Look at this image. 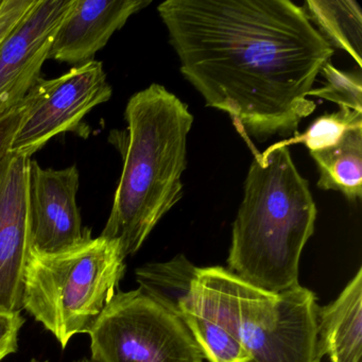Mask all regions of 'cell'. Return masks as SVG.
Wrapping results in <instances>:
<instances>
[{
	"label": "cell",
	"instance_id": "obj_1",
	"mask_svg": "<svg viewBox=\"0 0 362 362\" xmlns=\"http://www.w3.org/2000/svg\"><path fill=\"white\" fill-rule=\"evenodd\" d=\"M158 12L181 73L206 107L230 116L252 151L298 132L315 112L307 96L334 54L289 0H167Z\"/></svg>",
	"mask_w": 362,
	"mask_h": 362
},
{
	"label": "cell",
	"instance_id": "obj_2",
	"mask_svg": "<svg viewBox=\"0 0 362 362\" xmlns=\"http://www.w3.org/2000/svg\"><path fill=\"white\" fill-rule=\"evenodd\" d=\"M127 131L116 136L124 169L100 236L136 253L156 224L183 198L187 136L194 124L188 105L160 84L131 97Z\"/></svg>",
	"mask_w": 362,
	"mask_h": 362
},
{
	"label": "cell",
	"instance_id": "obj_3",
	"mask_svg": "<svg viewBox=\"0 0 362 362\" xmlns=\"http://www.w3.org/2000/svg\"><path fill=\"white\" fill-rule=\"evenodd\" d=\"M317 206L289 148L255 151L233 223L228 271L264 291L298 284L303 249L315 232Z\"/></svg>",
	"mask_w": 362,
	"mask_h": 362
},
{
	"label": "cell",
	"instance_id": "obj_4",
	"mask_svg": "<svg viewBox=\"0 0 362 362\" xmlns=\"http://www.w3.org/2000/svg\"><path fill=\"white\" fill-rule=\"evenodd\" d=\"M197 308L228 330L249 362H321L315 292L298 285L279 293L245 283L222 267L198 268Z\"/></svg>",
	"mask_w": 362,
	"mask_h": 362
},
{
	"label": "cell",
	"instance_id": "obj_5",
	"mask_svg": "<svg viewBox=\"0 0 362 362\" xmlns=\"http://www.w3.org/2000/svg\"><path fill=\"white\" fill-rule=\"evenodd\" d=\"M119 243L90 228L77 245L57 253L30 249L23 309L52 332L65 349L74 336L88 334L116 294L126 271Z\"/></svg>",
	"mask_w": 362,
	"mask_h": 362
},
{
	"label": "cell",
	"instance_id": "obj_6",
	"mask_svg": "<svg viewBox=\"0 0 362 362\" xmlns=\"http://www.w3.org/2000/svg\"><path fill=\"white\" fill-rule=\"evenodd\" d=\"M95 362H203L187 326L141 289L116 292L88 332Z\"/></svg>",
	"mask_w": 362,
	"mask_h": 362
},
{
	"label": "cell",
	"instance_id": "obj_7",
	"mask_svg": "<svg viewBox=\"0 0 362 362\" xmlns=\"http://www.w3.org/2000/svg\"><path fill=\"white\" fill-rule=\"evenodd\" d=\"M30 92L33 103L9 150L26 158L61 133L78 132L82 119L111 99L113 88L103 62L90 60L56 79L40 78Z\"/></svg>",
	"mask_w": 362,
	"mask_h": 362
},
{
	"label": "cell",
	"instance_id": "obj_8",
	"mask_svg": "<svg viewBox=\"0 0 362 362\" xmlns=\"http://www.w3.org/2000/svg\"><path fill=\"white\" fill-rule=\"evenodd\" d=\"M75 0H37L0 46V116L26 98Z\"/></svg>",
	"mask_w": 362,
	"mask_h": 362
},
{
	"label": "cell",
	"instance_id": "obj_9",
	"mask_svg": "<svg viewBox=\"0 0 362 362\" xmlns=\"http://www.w3.org/2000/svg\"><path fill=\"white\" fill-rule=\"evenodd\" d=\"M30 158L0 156V308L23 309V281L30 251Z\"/></svg>",
	"mask_w": 362,
	"mask_h": 362
},
{
	"label": "cell",
	"instance_id": "obj_10",
	"mask_svg": "<svg viewBox=\"0 0 362 362\" xmlns=\"http://www.w3.org/2000/svg\"><path fill=\"white\" fill-rule=\"evenodd\" d=\"M80 175L76 165L61 170L29 163L30 249L57 253L77 245L88 228H82L77 204Z\"/></svg>",
	"mask_w": 362,
	"mask_h": 362
},
{
	"label": "cell",
	"instance_id": "obj_11",
	"mask_svg": "<svg viewBox=\"0 0 362 362\" xmlns=\"http://www.w3.org/2000/svg\"><path fill=\"white\" fill-rule=\"evenodd\" d=\"M150 4L145 0H75L54 35L48 59L69 64L88 62L131 16Z\"/></svg>",
	"mask_w": 362,
	"mask_h": 362
},
{
	"label": "cell",
	"instance_id": "obj_12",
	"mask_svg": "<svg viewBox=\"0 0 362 362\" xmlns=\"http://www.w3.org/2000/svg\"><path fill=\"white\" fill-rule=\"evenodd\" d=\"M322 356L332 362H362V269L339 298L317 313Z\"/></svg>",
	"mask_w": 362,
	"mask_h": 362
},
{
	"label": "cell",
	"instance_id": "obj_13",
	"mask_svg": "<svg viewBox=\"0 0 362 362\" xmlns=\"http://www.w3.org/2000/svg\"><path fill=\"white\" fill-rule=\"evenodd\" d=\"M319 169L317 186L336 190L351 202L362 198V127L351 129L337 145L309 152Z\"/></svg>",
	"mask_w": 362,
	"mask_h": 362
},
{
	"label": "cell",
	"instance_id": "obj_14",
	"mask_svg": "<svg viewBox=\"0 0 362 362\" xmlns=\"http://www.w3.org/2000/svg\"><path fill=\"white\" fill-rule=\"evenodd\" d=\"M304 9L311 24L330 47L347 52L362 67V16L353 0H308Z\"/></svg>",
	"mask_w": 362,
	"mask_h": 362
},
{
	"label": "cell",
	"instance_id": "obj_15",
	"mask_svg": "<svg viewBox=\"0 0 362 362\" xmlns=\"http://www.w3.org/2000/svg\"><path fill=\"white\" fill-rule=\"evenodd\" d=\"M358 127H362L361 112L339 107L338 112L324 114L317 118L304 133L296 132L291 139L275 145L288 147L302 143L308 148L309 152L319 151L337 145L347 131Z\"/></svg>",
	"mask_w": 362,
	"mask_h": 362
},
{
	"label": "cell",
	"instance_id": "obj_16",
	"mask_svg": "<svg viewBox=\"0 0 362 362\" xmlns=\"http://www.w3.org/2000/svg\"><path fill=\"white\" fill-rule=\"evenodd\" d=\"M320 73L325 79L323 88L311 90L309 96L325 99L362 113V77L360 71H342L330 62L325 63Z\"/></svg>",
	"mask_w": 362,
	"mask_h": 362
},
{
	"label": "cell",
	"instance_id": "obj_17",
	"mask_svg": "<svg viewBox=\"0 0 362 362\" xmlns=\"http://www.w3.org/2000/svg\"><path fill=\"white\" fill-rule=\"evenodd\" d=\"M33 103V95L28 93L26 98L0 116V156L8 153L14 136L18 133L23 120L26 117Z\"/></svg>",
	"mask_w": 362,
	"mask_h": 362
},
{
	"label": "cell",
	"instance_id": "obj_18",
	"mask_svg": "<svg viewBox=\"0 0 362 362\" xmlns=\"http://www.w3.org/2000/svg\"><path fill=\"white\" fill-rule=\"evenodd\" d=\"M25 324L21 313L0 308V362L18 349V336Z\"/></svg>",
	"mask_w": 362,
	"mask_h": 362
},
{
	"label": "cell",
	"instance_id": "obj_19",
	"mask_svg": "<svg viewBox=\"0 0 362 362\" xmlns=\"http://www.w3.org/2000/svg\"><path fill=\"white\" fill-rule=\"evenodd\" d=\"M35 3L37 0H3L0 6V46Z\"/></svg>",
	"mask_w": 362,
	"mask_h": 362
},
{
	"label": "cell",
	"instance_id": "obj_20",
	"mask_svg": "<svg viewBox=\"0 0 362 362\" xmlns=\"http://www.w3.org/2000/svg\"><path fill=\"white\" fill-rule=\"evenodd\" d=\"M74 362H95L94 360L90 358H81V359L75 360Z\"/></svg>",
	"mask_w": 362,
	"mask_h": 362
},
{
	"label": "cell",
	"instance_id": "obj_21",
	"mask_svg": "<svg viewBox=\"0 0 362 362\" xmlns=\"http://www.w3.org/2000/svg\"><path fill=\"white\" fill-rule=\"evenodd\" d=\"M30 362H47V361H40V360L37 359H33Z\"/></svg>",
	"mask_w": 362,
	"mask_h": 362
},
{
	"label": "cell",
	"instance_id": "obj_22",
	"mask_svg": "<svg viewBox=\"0 0 362 362\" xmlns=\"http://www.w3.org/2000/svg\"><path fill=\"white\" fill-rule=\"evenodd\" d=\"M1 4H3V0H0V6H1Z\"/></svg>",
	"mask_w": 362,
	"mask_h": 362
}]
</instances>
